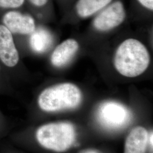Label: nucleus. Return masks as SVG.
<instances>
[{"label":"nucleus","mask_w":153,"mask_h":153,"mask_svg":"<svg viewBox=\"0 0 153 153\" xmlns=\"http://www.w3.org/2000/svg\"><path fill=\"white\" fill-rule=\"evenodd\" d=\"M150 62L146 47L134 39H128L119 46L115 52V69L123 76L134 78L146 71Z\"/></svg>","instance_id":"1"},{"label":"nucleus","mask_w":153,"mask_h":153,"mask_svg":"<svg viewBox=\"0 0 153 153\" xmlns=\"http://www.w3.org/2000/svg\"><path fill=\"white\" fill-rule=\"evenodd\" d=\"M82 100L79 88L73 83L65 82L44 88L39 95L37 103L42 111L53 113L76 108Z\"/></svg>","instance_id":"2"},{"label":"nucleus","mask_w":153,"mask_h":153,"mask_svg":"<svg viewBox=\"0 0 153 153\" xmlns=\"http://www.w3.org/2000/svg\"><path fill=\"white\" fill-rule=\"evenodd\" d=\"M39 144L49 151L62 153L71 148L76 140L74 126L69 122H52L39 127L35 132Z\"/></svg>","instance_id":"3"},{"label":"nucleus","mask_w":153,"mask_h":153,"mask_svg":"<svg viewBox=\"0 0 153 153\" xmlns=\"http://www.w3.org/2000/svg\"><path fill=\"white\" fill-rule=\"evenodd\" d=\"M0 63L10 80L22 71V61L16 38L0 21Z\"/></svg>","instance_id":"4"},{"label":"nucleus","mask_w":153,"mask_h":153,"mask_svg":"<svg viewBox=\"0 0 153 153\" xmlns=\"http://www.w3.org/2000/svg\"><path fill=\"white\" fill-rule=\"evenodd\" d=\"M132 114L124 105L114 101L101 104L97 112V119L103 128L111 131L123 129L131 122Z\"/></svg>","instance_id":"5"},{"label":"nucleus","mask_w":153,"mask_h":153,"mask_svg":"<svg viewBox=\"0 0 153 153\" xmlns=\"http://www.w3.org/2000/svg\"><path fill=\"white\" fill-rule=\"evenodd\" d=\"M0 21L16 36H29L37 27L34 18L30 14L15 10L4 12Z\"/></svg>","instance_id":"6"},{"label":"nucleus","mask_w":153,"mask_h":153,"mask_svg":"<svg viewBox=\"0 0 153 153\" xmlns=\"http://www.w3.org/2000/svg\"><path fill=\"white\" fill-rule=\"evenodd\" d=\"M126 15L123 3L117 1L106 7L95 18L93 26L99 31H108L120 26Z\"/></svg>","instance_id":"7"},{"label":"nucleus","mask_w":153,"mask_h":153,"mask_svg":"<svg viewBox=\"0 0 153 153\" xmlns=\"http://www.w3.org/2000/svg\"><path fill=\"white\" fill-rule=\"evenodd\" d=\"M28 36L30 48L38 55L47 52L54 43L53 34L48 28L42 26H37L33 32Z\"/></svg>","instance_id":"8"},{"label":"nucleus","mask_w":153,"mask_h":153,"mask_svg":"<svg viewBox=\"0 0 153 153\" xmlns=\"http://www.w3.org/2000/svg\"><path fill=\"white\" fill-rule=\"evenodd\" d=\"M79 49V44L76 40L67 39L58 45L50 57L51 65L60 68L68 64Z\"/></svg>","instance_id":"9"},{"label":"nucleus","mask_w":153,"mask_h":153,"mask_svg":"<svg viewBox=\"0 0 153 153\" xmlns=\"http://www.w3.org/2000/svg\"><path fill=\"white\" fill-rule=\"evenodd\" d=\"M149 133L141 126L133 128L127 136L124 153H146L148 147Z\"/></svg>","instance_id":"10"},{"label":"nucleus","mask_w":153,"mask_h":153,"mask_svg":"<svg viewBox=\"0 0 153 153\" xmlns=\"http://www.w3.org/2000/svg\"><path fill=\"white\" fill-rule=\"evenodd\" d=\"M112 0H78L76 11L81 18H88L104 9Z\"/></svg>","instance_id":"11"},{"label":"nucleus","mask_w":153,"mask_h":153,"mask_svg":"<svg viewBox=\"0 0 153 153\" xmlns=\"http://www.w3.org/2000/svg\"><path fill=\"white\" fill-rule=\"evenodd\" d=\"M25 0H0V9L4 10H15L21 7Z\"/></svg>","instance_id":"12"},{"label":"nucleus","mask_w":153,"mask_h":153,"mask_svg":"<svg viewBox=\"0 0 153 153\" xmlns=\"http://www.w3.org/2000/svg\"><path fill=\"white\" fill-rule=\"evenodd\" d=\"M10 81L0 63V90L7 87Z\"/></svg>","instance_id":"13"},{"label":"nucleus","mask_w":153,"mask_h":153,"mask_svg":"<svg viewBox=\"0 0 153 153\" xmlns=\"http://www.w3.org/2000/svg\"><path fill=\"white\" fill-rule=\"evenodd\" d=\"M143 7L150 10H153V0H138Z\"/></svg>","instance_id":"14"},{"label":"nucleus","mask_w":153,"mask_h":153,"mask_svg":"<svg viewBox=\"0 0 153 153\" xmlns=\"http://www.w3.org/2000/svg\"><path fill=\"white\" fill-rule=\"evenodd\" d=\"M28 1L33 6L40 7L45 5L47 4L48 0H28Z\"/></svg>","instance_id":"15"},{"label":"nucleus","mask_w":153,"mask_h":153,"mask_svg":"<svg viewBox=\"0 0 153 153\" xmlns=\"http://www.w3.org/2000/svg\"><path fill=\"white\" fill-rule=\"evenodd\" d=\"M153 131H151L150 134H149V140H148V142H149V144L150 145V146L152 147V149L153 150Z\"/></svg>","instance_id":"16"},{"label":"nucleus","mask_w":153,"mask_h":153,"mask_svg":"<svg viewBox=\"0 0 153 153\" xmlns=\"http://www.w3.org/2000/svg\"><path fill=\"white\" fill-rule=\"evenodd\" d=\"M81 153H99L98 151L95 150H88L86 151H84Z\"/></svg>","instance_id":"17"}]
</instances>
